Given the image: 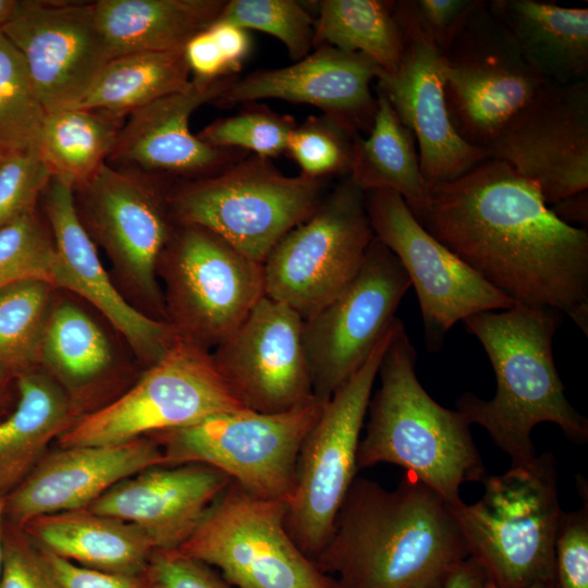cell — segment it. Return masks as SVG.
Returning <instances> with one entry per match:
<instances>
[{
  "label": "cell",
  "instance_id": "1",
  "mask_svg": "<svg viewBox=\"0 0 588 588\" xmlns=\"http://www.w3.org/2000/svg\"><path fill=\"white\" fill-rule=\"evenodd\" d=\"M416 219L514 303L556 309L588 334V233L506 162L488 157L431 188Z\"/></svg>",
  "mask_w": 588,
  "mask_h": 588
},
{
  "label": "cell",
  "instance_id": "2",
  "mask_svg": "<svg viewBox=\"0 0 588 588\" xmlns=\"http://www.w3.org/2000/svg\"><path fill=\"white\" fill-rule=\"evenodd\" d=\"M467 558L449 503L405 471L391 491L356 477L314 563L336 588H441Z\"/></svg>",
  "mask_w": 588,
  "mask_h": 588
},
{
  "label": "cell",
  "instance_id": "3",
  "mask_svg": "<svg viewBox=\"0 0 588 588\" xmlns=\"http://www.w3.org/2000/svg\"><path fill=\"white\" fill-rule=\"evenodd\" d=\"M561 320L556 309L515 303L463 321L489 357L497 389L488 401L464 393L456 411L486 429L512 466L536 457L530 434L538 424L552 422L575 442L588 439V421L568 402L553 358Z\"/></svg>",
  "mask_w": 588,
  "mask_h": 588
},
{
  "label": "cell",
  "instance_id": "4",
  "mask_svg": "<svg viewBox=\"0 0 588 588\" xmlns=\"http://www.w3.org/2000/svg\"><path fill=\"white\" fill-rule=\"evenodd\" d=\"M417 353L401 319L378 369L357 469L395 464L438 492L449 505L460 487L487 475L469 425L457 411L437 403L416 376Z\"/></svg>",
  "mask_w": 588,
  "mask_h": 588
},
{
  "label": "cell",
  "instance_id": "5",
  "mask_svg": "<svg viewBox=\"0 0 588 588\" xmlns=\"http://www.w3.org/2000/svg\"><path fill=\"white\" fill-rule=\"evenodd\" d=\"M479 501L450 505L469 556L494 588L555 581L554 544L562 510L551 453L486 476Z\"/></svg>",
  "mask_w": 588,
  "mask_h": 588
},
{
  "label": "cell",
  "instance_id": "6",
  "mask_svg": "<svg viewBox=\"0 0 588 588\" xmlns=\"http://www.w3.org/2000/svg\"><path fill=\"white\" fill-rule=\"evenodd\" d=\"M324 195L326 179L287 176L270 159L246 155L216 174L170 189L168 204L175 224L207 229L264 264Z\"/></svg>",
  "mask_w": 588,
  "mask_h": 588
},
{
  "label": "cell",
  "instance_id": "7",
  "mask_svg": "<svg viewBox=\"0 0 588 588\" xmlns=\"http://www.w3.org/2000/svg\"><path fill=\"white\" fill-rule=\"evenodd\" d=\"M322 404L315 397L274 414L240 408L147 437L161 448L164 466L209 465L248 493L287 504L302 443Z\"/></svg>",
  "mask_w": 588,
  "mask_h": 588
},
{
  "label": "cell",
  "instance_id": "8",
  "mask_svg": "<svg viewBox=\"0 0 588 588\" xmlns=\"http://www.w3.org/2000/svg\"><path fill=\"white\" fill-rule=\"evenodd\" d=\"M397 320L393 319L363 365L322 404L318 419L302 443L294 490L286 504L285 527L313 561L327 542L356 478L360 432L378 369Z\"/></svg>",
  "mask_w": 588,
  "mask_h": 588
},
{
  "label": "cell",
  "instance_id": "9",
  "mask_svg": "<svg viewBox=\"0 0 588 588\" xmlns=\"http://www.w3.org/2000/svg\"><path fill=\"white\" fill-rule=\"evenodd\" d=\"M167 322L179 340L212 351L265 296L262 264L211 231L175 224L159 259Z\"/></svg>",
  "mask_w": 588,
  "mask_h": 588
},
{
  "label": "cell",
  "instance_id": "10",
  "mask_svg": "<svg viewBox=\"0 0 588 588\" xmlns=\"http://www.w3.org/2000/svg\"><path fill=\"white\" fill-rule=\"evenodd\" d=\"M151 179L103 163L74 191L75 207L95 245L109 257L125 299L144 315L167 322L158 264L174 222L170 189Z\"/></svg>",
  "mask_w": 588,
  "mask_h": 588
},
{
  "label": "cell",
  "instance_id": "11",
  "mask_svg": "<svg viewBox=\"0 0 588 588\" xmlns=\"http://www.w3.org/2000/svg\"><path fill=\"white\" fill-rule=\"evenodd\" d=\"M240 408L245 407L219 373L211 352L177 340L132 388L83 415L58 442L61 448L118 444Z\"/></svg>",
  "mask_w": 588,
  "mask_h": 588
},
{
  "label": "cell",
  "instance_id": "12",
  "mask_svg": "<svg viewBox=\"0 0 588 588\" xmlns=\"http://www.w3.org/2000/svg\"><path fill=\"white\" fill-rule=\"evenodd\" d=\"M285 514L286 503L232 480L176 551L217 567L237 588H336L296 546Z\"/></svg>",
  "mask_w": 588,
  "mask_h": 588
},
{
  "label": "cell",
  "instance_id": "13",
  "mask_svg": "<svg viewBox=\"0 0 588 588\" xmlns=\"http://www.w3.org/2000/svg\"><path fill=\"white\" fill-rule=\"evenodd\" d=\"M373 237L365 192L347 176L271 249L265 296L310 317L352 281Z\"/></svg>",
  "mask_w": 588,
  "mask_h": 588
},
{
  "label": "cell",
  "instance_id": "14",
  "mask_svg": "<svg viewBox=\"0 0 588 588\" xmlns=\"http://www.w3.org/2000/svg\"><path fill=\"white\" fill-rule=\"evenodd\" d=\"M441 54L451 122L462 138L486 151L546 83L483 1Z\"/></svg>",
  "mask_w": 588,
  "mask_h": 588
},
{
  "label": "cell",
  "instance_id": "15",
  "mask_svg": "<svg viewBox=\"0 0 588 588\" xmlns=\"http://www.w3.org/2000/svg\"><path fill=\"white\" fill-rule=\"evenodd\" d=\"M365 204L375 237L397 257L416 291L430 352L442 348L458 321L515 304L434 238L400 194L367 191Z\"/></svg>",
  "mask_w": 588,
  "mask_h": 588
},
{
  "label": "cell",
  "instance_id": "16",
  "mask_svg": "<svg viewBox=\"0 0 588 588\" xmlns=\"http://www.w3.org/2000/svg\"><path fill=\"white\" fill-rule=\"evenodd\" d=\"M411 286L397 257L373 237L352 281L303 319V343L317 400H329L363 365Z\"/></svg>",
  "mask_w": 588,
  "mask_h": 588
},
{
  "label": "cell",
  "instance_id": "17",
  "mask_svg": "<svg viewBox=\"0 0 588 588\" xmlns=\"http://www.w3.org/2000/svg\"><path fill=\"white\" fill-rule=\"evenodd\" d=\"M549 206L588 189V82L544 83L487 147Z\"/></svg>",
  "mask_w": 588,
  "mask_h": 588
},
{
  "label": "cell",
  "instance_id": "18",
  "mask_svg": "<svg viewBox=\"0 0 588 588\" xmlns=\"http://www.w3.org/2000/svg\"><path fill=\"white\" fill-rule=\"evenodd\" d=\"M302 324L292 308L264 296L211 351L219 373L245 408L274 414L315 399Z\"/></svg>",
  "mask_w": 588,
  "mask_h": 588
},
{
  "label": "cell",
  "instance_id": "19",
  "mask_svg": "<svg viewBox=\"0 0 588 588\" xmlns=\"http://www.w3.org/2000/svg\"><path fill=\"white\" fill-rule=\"evenodd\" d=\"M48 112L76 106L112 59L93 3L19 1L1 27Z\"/></svg>",
  "mask_w": 588,
  "mask_h": 588
},
{
  "label": "cell",
  "instance_id": "20",
  "mask_svg": "<svg viewBox=\"0 0 588 588\" xmlns=\"http://www.w3.org/2000/svg\"><path fill=\"white\" fill-rule=\"evenodd\" d=\"M405 37V50L393 74L381 71V91L418 144L420 171L427 188L451 182L488 158L454 128L444 95L441 51L408 19L394 10Z\"/></svg>",
  "mask_w": 588,
  "mask_h": 588
},
{
  "label": "cell",
  "instance_id": "21",
  "mask_svg": "<svg viewBox=\"0 0 588 588\" xmlns=\"http://www.w3.org/2000/svg\"><path fill=\"white\" fill-rule=\"evenodd\" d=\"M42 195L56 246L51 284L99 310L146 368L159 362L179 340L171 326L138 311L118 290L81 222L72 187L52 179Z\"/></svg>",
  "mask_w": 588,
  "mask_h": 588
},
{
  "label": "cell",
  "instance_id": "22",
  "mask_svg": "<svg viewBox=\"0 0 588 588\" xmlns=\"http://www.w3.org/2000/svg\"><path fill=\"white\" fill-rule=\"evenodd\" d=\"M381 69L369 58L334 47L315 48L292 65L236 78L216 101L222 106L280 99L308 103L351 133L369 132L377 110L370 85Z\"/></svg>",
  "mask_w": 588,
  "mask_h": 588
},
{
  "label": "cell",
  "instance_id": "23",
  "mask_svg": "<svg viewBox=\"0 0 588 588\" xmlns=\"http://www.w3.org/2000/svg\"><path fill=\"white\" fill-rule=\"evenodd\" d=\"M164 466L151 437L107 445L47 451L29 475L3 500L5 520L23 526L46 514L86 509L120 481Z\"/></svg>",
  "mask_w": 588,
  "mask_h": 588
},
{
  "label": "cell",
  "instance_id": "24",
  "mask_svg": "<svg viewBox=\"0 0 588 588\" xmlns=\"http://www.w3.org/2000/svg\"><path fill=\"white\" fill-rule=\"evenodd\" d=\"M236 78H193L188 89L131 112L120 128L109 158L122 164L137 166L147 172L197 179L228 168L247 154L204 143L191 132L189 119L200 106L216 102Z\"/></svg>",
  "mask_w": 588,
  "mask_h": 588
},
{
  "label": "cell",
  "instance_id": "25",
  "mask_svg": "<svg viewBox=\"0 0 588 588\" xmlns=\"http://www.w3.org/2000/svg\"><path fill=\"white\" fill-rule=\"evenodd\" d=\"M231 481L205 464L155 466L120 481L86 510L136 525L155 550H176Z\"/></svg>",
  "mask_w": 588,
  "mask_h": 588
},
{
  "label": "cell",
  "instance_id": "26",
  "mask_svg": "<svg viewBox=\"0 0 588 588\" xmlns=\"http://www.w3.org/2000/svg\"><path fill=\"white\" fill-rule=\"evenodd\" d=\"M16 402L0 419V501L35 468L59 439L82 417L65 390L40 366L16 377Z\"/></svg>",
  "mask_w": 588,
  "mask_h": 588
},
{
  "label": "cell",
  "instance_id": "27",
  "mask_svg": "<svg viewBox=\"0 0 588 588\" xmlns=\"http://www.w3.org/2000/svg\"><path fill=\"white\" fill-rule=\"evenodd\" d=\"M487 4L546 83L587 79L586 8H566L535 0H492Z\"/></svg>",
  "mask_w": 588,
  "mask_h": 588
},
{
  "label": "cell",
  "instance_id": "28",
  "mask_svg": "<svg viewBox=\"0 0 588 588\" xmlns=\"http://www.w3.org/2000/svg\"><path fill=\"white\" fill-rule=\"evenodd\" d=\"M22 527L41 549L107 573L142 574L155 551L136 525L86 509L40 515Z\"/></svg>",
  "mask_w": 588,
  "mask_h": 588
},
{
  "label": "cell",
  "instance_id": "29",
  "mask_svg": "<svg viewBox=\"0 0 588 588\" xmlns=\"http://www.w3.org/2000/svg\"><path fill=\"white\" fill-rule=\"evenodd\" d=\"M223 0H98L93 2L111 58L184 49L220 16Z\"/></svg>",
  "mask_w": 588,
  "mask_h": 588
},
{
  "label": "cell",
  "instance_id": "30",
  "mask_svg": "<svg viewBox=\"0 0 588 588\" xmlns=\"http://www.w3.org/2000/svg\"><path fill=\"white\" fill-rule=\"evenodd\" d=\"M118 364L114 346L97 321L57 295L42 334L39 366L65 390L82 416L87 396L113 375Z\"/></svg>",
  "mask_w": 588,
  "mask_h": 588
},
{
  "label": "cell",
  "instance_id": "31",
  "mask_svg": "<svg viewBox=\"0 0 588 588\" xmlns=\"http://www.w3.org/2000/svg\"><path fill=\"white\" fill-rule=\"evenodd\" d=\"M377 110L367 137L354 142L350 179L364 192L388 188L400 194L418 218L429 196L414 134L387 97L377 90Z\"/></svg>",
  "mask_w": 588,
  "mask_h": 588
},
{
  "label": "cell",
  "instance_id": "32",
  "mask_svg": "<svg viewBox=\"0 0 588 588\" xmlns=\"http://www.w3.org/2000/svg\"><path fill=\"white\" fill-rule=\"evenodd\" d=\"M184 49L112 58L73 108L123 118L162 97L192 86Z\"/></svg>",
  "mask_w": 588,
  "mask_h": 588
},
{
  "label": "cell",
  "instance_id": "33",
  "mask_svg": "<svg viewBox=\"0 0 588 588\" xmlns=\"http://www.w3.org/2000/svg\"><path fill=\"white\" fill-rule=\"evenodd\" d=\"M122 120L103 111L78 108L48 112L38 151L52 179L73 192L84 185L109 158Z\"/></svg>",
  "mask_w": 588,
  "mask_h": 588
},
{
  "label": "cell",
  "instance_id": "34",
  "mask_svg": "<svg viewBox=\"0 0 588 588\" xmlns=\"http://www.w3.org/2000/svg\"><path fill=\"white\" fill-rule=\"evenodd\" d=\"M315 20L314 49L329 46L357 52L387 74L397 70L405 37L394 15V1L322 0Z\"/></svg>",
  "mask_w": 588,
  "mask_h": 588
},
{
  "label": "cell",
  "instance_id": "35",
  "mask_svg": "<svg viewBox=\"0 0 588 588\" xmlns=\"http://www.w3.org/2000/svg\"><path fill=\"white\" fill-rule=\"evenodd\" d=\"M57 289L41 280L0 289V375L15 381L39 366L45 326Z\"/></svg>",
  "mask_w": 588,
  "mask_h": 588
},
{
  "label": "cell",
  "instance_id": "36",
  "mask_svg": "<svg viewBox=\"0 0 588 588\" xmlns=\"http://www.w3.org/2000/svg\"><path fill=\"white\" fill-rule=\"evenodd\" d=\"M46 115L21 53L0 29V150L38 146Z\"/></svg>",
  "mask_w": 588,
  "mask_h": 588
},
{
  "label": "cell",
  "instance_id": "37",
  "mask_svg": "<svg viewBox=\"0 0 588 588\" xmlns=\"http://www.w3.org/2000/svg\"><path fill=\"white\" fill-rule=\"evenodd\" d=\"M217 21L279 39L296 62L314 49L315 17L296 0H231Z\"/></svg>",
  "mask_w": 588,
  "mask_h": 588
},
{
  "label": "cell",
  "instance_id": "38",
  "mask_svg": "<svg viewBox=\"0 0 588 588\" xmlns=\"http://www.w3.org/2000/svg\"><path fill=\"white\" fill-rule=\"evenodd\" d=\"M249 105V103H248ZM295 120L269 108L256 105L234 115L219 119L204 127L198 138L218 148L250 151L262 158H273L286 151Z\"/></svg>",
  "mask_w": 588,
  "mask_h": 588
},
{
  "label": "cell",
  "instance_id": "39",
  "mask_svg": "<svg viewBox=\"0 0 588 588\" xmlns=\"http://www.w3.org/2000/svg\"><path fill=\"white\" fill-rule=\"evenodd\" d=\"M56 246L50 229L36 211L17 217L0 228V289L26 281L51 284Z\"/></svg>",
  "mask_w": 588,
  "mask_h": 588
},
{
  "label": "cell",
  "instance_id": "40",
  "mask_svg": "<svg viewBox=\"0 0 588 588\" xmlns=\"http://www.w3.org/2000/svg\"><path fill=\"white\" fill-rule=\"evenodd\" d=\"M358 136L324 114L311 115L293 128L285 152L299 166L303 175H348Z\"/></svg>",
  "mask_w": 588,
  "mask_h": 588
},
{
  "label": "cell",
  "instance_id": "41",
  "mask_svg": "<svg viewBox=\"0 0 588 588\" xmlns=\"http://www.w3.org/2000/svg\"><path fill=\"white\" fill-rule=\"evenodd\" d=\"M51 180L38 146L7 154L0 162V228L35 211Z\"/></svg>",
  "mask_w": 588,
  "mask_h": 588
},
{
  "label": "cell",
  "instance_id": "42",
  "mask_svg": "<svg viewBox=\"0 0 588 588\" xmlns=\"http://www.w3.org/2000/svg\"><path fill=\"white\" fill-rule=\"evenodd\" d=\"M0 588H63L46 553L22 526L4 519L1 531Z\"/></svg>",
  "mask_w": 588,
  "mask_h": 588
},
{
  "label": "cell",
  "instance_id": "43",
  "mask_svg": "<svg viewBox=\"0 0 588 588\" xmlns=\"http://www.w3.org/2000/svg\"><path fill=\"white\" fill-rule=\"evenodd\" d=\"M555 584L558 588H588V506L562 512L555 544Z\"/></svg>",
  "mask_w": 588,
  "mask_h": 588
},
{
  "label": "cell",
  "instance_id": "44",
  "mask_svg": "<svg viewBox=\"0 0 588 588\" xmlns=\"http://www.w3.org/2000/svg\"><path fill=\"white\" fill-rule=\"evenodd\" d=\"M478 0H406L394 10L413 22L443 52Z\"/></svg>",
  "mask_w": 588,
  "mask_h": 588
},
{
  "label": "cell",
  "instance_id": "45",
  "mask_svg": "<svg viewBox=\"0 0 588 588\" xmlns=\"http://www.w3.org/2000/svg\"><path fill=\"white\" fill-rule=\"evenodd\" d=\"M144 574L151 588H231L212 566L176 550H155Z\"/></svg>",
  "mask_w": 588,
  "mask_h": 588
},
{
  "label": "cell",
  "instance_id": "46",
  "mask_svg": "<svg viewBox=\"0 0 588 588\" xmlns=\"http://www.w3.org/2000/svg\"><path fill=\"white\" fill-rule=\"evenodd\" d=\"M44 552L63 588H151L144 573L117 574L96 571L70 562L46 550Z\"/></svg>",
  "mask_w": 588,
  "mask_h": 588
},
{
  "label": "cell",
  "instance_id": "47",
  "mask_svg": "<svg viewBox=\"0 0 588 588\" xmlns=\"http://www.w3.org/2000/svg\"><path fill=\"white\" fill-rule=\"evenodd\" d=\"M184 56L193 78L211 81L223 76H235L230 73L228 64L207 28L195 35L184 47Z\"/></svg>",
  "mask_w": 588,
  "mask_h": 588
},
{
  "label": "cell",
  "instance_id": "48",
  "mask_svg": "<svg viewBox=\"0 0 588 588\" xmlns=\"http://www.w3.org/2000/svg\"><path fill=\"white\" fill-rule=\"evenodd\" d=\"M232 75L242 69L250 51V38L246 29L230 23L216 21L208 27Z\"/></svg>",
  "mask_w": 588,
  "mask_h": 588
},
{
  "label": "cell",
  "instance_id": "49",
  "mask_svg": "<svg viewBox=\"0 0 588 588\" xmlns=\"http://www.w3.org/2000/svg\"><path fill=\"white\" fill-rule=\"evenodd\" d=\"M441 588H494L485 569L467 558L446 579Z\"/></svg>",
  "mask_w": 588,
  "mask_h": 588
},
{
  "label": "cell",
  "instance_id": "50",
  "mask_svg": "<svg viewBox=\"0 0 588 588\" xmlns=\"http://www.w3.org/2000/svg\"><path fill=\"white\" fill-rule=\"evenodd\" d=\"M587 191L567 197L550 206L552 211L563 221L572 222L588 221ZM574 225V224H573Z\"/></svg>",
  "mask_w": 588,
  "mask_h": 588
},
{
  "label": "cell",
  "instance_id": "51",
  "mask_svg": "<svg viewBox=\"0 0 588 588\" xmlns=\"http://www.w3.org/2000/svg\"><path fill=\"white\" fill-rule=\"evenodd\" d=\"M16 397L15 381L0 375V419L12 411Z\"/></svg>",
  "mask_w": 588,
  "mask_h": 588
},
{
  "label": "cell",
  "instance_id": "52",
  "mask_svg": "<svg viewBox=\"0 0 588 588\" xmlns=\"http://www.w3.org/2000/svg\"><path fill=\"white\" fill-rule=\"evenodd\" d=\"M19 1L0 0V29L14 14Z\"/></svg>",
  "mask_w": 588,
  "mask_h": 588
},
{
  "label": "cell",
  "instance_id": "53",
  "mask_svg": "<svg viewBox=\"0 0 588 588\" xmlns=\"http://www.w3.org/2000/svg\"><path fill=\"white\" fill-rule=\"evenodd\" d=\"M528 588H558L555 581H539Z\"/></svg>",
  "mask_w": 588,
  "mask_h": 588
},
{
  "label": "cell",
  "instance_id": "54",
  "mask_svg": "<svg viewBox=\"0 0 588 588\" xmlns=\"http://www.w3.org/2000/svg\"><path fill=\"white\" fill-rule=\"evenodd\" d=\"M3 525V501H0V563H1V531Z\"/></svg>",
  "mask_w": 588,
  "mask_h": 588
},
{
  "label": "cell",
  "instance_id": "55",
  "mask_svg": "<svg viewBox=\"0 0 588 588\" xmlns=\"http://www.w3.org/2000/svg\"><path fill=\"white\" fill-rule=\"evenodd\" d=\"M5 155H7V154H4L2 150H0V162H1V160L4 158Z\"/></svg>",
  "mask_w": 588,
  "mask_h": 588
}]
</instances>
